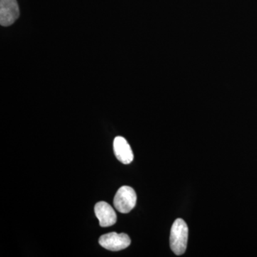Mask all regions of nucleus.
<instances>
[{
    "instance_id": "1",
    "label": "nucleus",
    "mask_w": 257,
    "mask_h": 257,
    "mask_svg": "<svg viewBox=\"0 0 257 257\" xmlns=\"http://www.w3.org/2000/svg\"><path fill=\"white\" fill-rule=\"evenodd\" d=\"M189 229L182 219H176L171 229L170 243L172 251L176 255L183 254L187 249Z\"/></svg>"
},
{
    "instance_id": "2",
    "label": "nucleus",
    "mask_w": 257,
    "mask_h": 257,
    "mask_svg": "<svg viewBox=\"0 0 257 257\" xmlns=\"http://www.w3.org/2000/svg\"><path fill=\"white\" fill-rule=\"evenodd\" d=\"M136 192L128 186H123L115 194L114 207L123 214H127L133 210L136 206Z\"/></svg>"
},
{
    "instance_id": "3",
    "label": "nucleus",
    "mask_w": 257,
    "mask_h": 257,
    "mask_svg": "<svg viewBox=\"0 0 257 257\" xmlns=\"http://www.w3.org/2000/svg\"><path fill=\"white\" fill-rule=\"evenodd\" d=\"M99 244L109 251H117L127 248L131 243V239L127 234L116 232L102 235L99 240Z\"/></svg>"
},
{
    "instance_id": "4",
    "label": "nucleus",
    "mask_w": 257,
    "mask_h": 257,
    "mask_svg": "<svg viewBox=\"0 0 257 257\" xmlns=\"http://www.w3.org/2000/svg\"><path fill=\"white\" fill-rule=\"evenodd\" d=\"M20 16L17 0H0V24L8 27L15 23Z\"/></svg>"
},
{
    "instance_id": "5",
    "label": "nucleus",
    "mask_w": 257,
    "mask_h": 257,
    "mask_svg": "<svg viewBox=\"0 0 257 257\" xmlns=\"http://www.w3.org/2000/svg\"><path fill=\"white\" fill-rule=\"evenodd\" d=\"M94 212L99 219V225L102 227L112 226L116 222V213L108 203L99 202L94 207Z\"/></svg>"
},
{
    "instance_id": "6",
    "label": "nucleus",
    "mask_w": 257,
    "mask_h": 257,
    "mask_svg": "<svg viewBox=\"0 0 257 257\" xmlns=\"http://www.w3.org/2000/svg\"><path fill=\"white\" fill-rule=\"evenodd\" d=\"M114 152L116 159L124 165L131 163L134 160V155L131 147L127 141L122 137H116L114 139Z\"/></svg>"
}]
</instances>
